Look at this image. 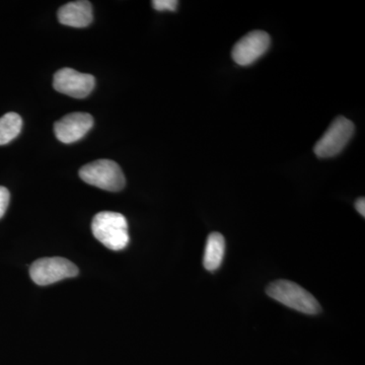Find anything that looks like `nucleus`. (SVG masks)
I'll return each instance as SVG.
<instances>
[{
    "instance_id": "7ed1b4c3",
    "label": "nucleus",
    "mask_w": 365,
    "mask_h": 365,
    "mask_svg": "<svg viewBox=\"0 0 365 365\" xmlns=\"http://www.w3.org/2000/svg\"><path fill=\"white\" fill-rule=\"evenodd\" d=\"M79 177L86 184L110 192L121 191L126 182L121 168L111 160H98L83 165L79 170Z\"/></svg>"
},
{
    "instance_id": "0eeeda50",
    "label": "nucleus",
    "mask_w": 365,
    "mask_h": 365,
    "mask_svg": "<svg viewBox=\"0 0 365 365\" xmlns=\"http://www.w3.org/2000/svg\"><path fill=\"white\" fill-rule=\"evenodd\" d=\"M270 42V36L267 33L254 31L235 45L232 52V58L240 66H251L267 52Z\"/></svg>"
},
{
    "instance_id": "20e7f679",
    "label": "nucleus",
    "mask_w": 365,
    "mask_h": 365,
    "mask_svg": "<svg viewBox=\"0 0 365 365\" xmlns=\"http://www.w3.org/2000/svg\"><path fill=\"white\" fill-rule=\"evenodd\" d=\"M30 275L36 284L46 287L66 278L76 277L78 275V268L67 259L51 257L34 262Z\"/></svg>"
},
{
    "instance_id": "ddd939ff",
    "label": "nucleus",
    "mask_w": 365,
    "mask_h": 365,
    "mask_svg": "<svg viewBox=\"0 0 365 365\" xmlns=\"http://www.w3.org/2000/svg\"><path fill=\"white\" fill-rule=\"evenodd\" d=\"M9 199H11V194L9 190L6 187L0 186V218H2L9 207Z\"/></svg>"
},
{
    "instance_id": "f8f14e48",
    "label": "nucleus",
    "mask_w": 365,
    "mask_h": 365,
    "mask_svg": "<svg viewBox=\"0 0 365 365\" xmlns=\"http://www.w3.org/2000/svg\"><path fill=\"white\" fill-rule=\"evenodd\" d=\"M179 6V1L177 0H155L153 1V6L158 11H175Z\"/></svg>"
},
{
    "instance_id": "6e6552de",
    "label": "nucleus",
    "mask_w": 365,
    "mask_h": 365,
    "mask_svg": "<svg viewBox=\"0 0 365 365\" xmlns=\"http://www.w3.org/2000/svg\"><path fill=\"white\" fill-rule=\"evenodd\" d=\"M93 118L88 113H71L54 125L55 135L62 143L71 144L81 140L93 128Z\"/></svg>"
},
{
    "instance_id": "423d86ee",
    "label": "nucleus",
    "mask_w": 365,
    "mask_h": 365,
    "mask_svg": "<svg viewBox=\"0 0 365 365\" xmlns=\"http://www.w3.org/2000/svg\"><path fill=\"white\" fill-rule=\"evenodd\" d=\"M96 86V79L91 74L81 73L76 69H59L53 79L55 90L76 98L88 97Z\"/></svg>"
},
{
    "instance_id": "1a4fd4ad",
    "label": "nucleus",
    "mask_w": 365,
    "mask_h": 365,
    "mask_svg": "<svg viewBox=\"0 0 365 365\" xmlns=\"http://www.w3.org/2000/svg\"><path fill=\"white\" fill-rule=\"evenodd\" d=\"M93 19V6L86 0L69 2L58 11L60 24L72 28H86L91 25Z\"/></svg>"
},
{
    "instance_id": "4468645a",
    "label": "nucleus",
    "mask_w": 365,
    "mask_h": 365,
    "mask_svg": "<svg viewBox=\"0 0 365 365\" xmlns=\"http://www.w3.org/2000/svg\"><path fill=\"white\" fill-rule=\"evenodd\" d=\"M355 207H356V210L359 211V215L365 216V200L364 198H359V200L355 203Z\"/></svg>"
},
{
    "instance_id": "9d476101",
    "label": "nucleus",
    "mask_w": 365,
    "mask_h": 365,
    "mask_svg": "<svg viewBox=\"0 0 365 365\" xmlns=\"http://www.w3.org/2000/svg\"><path fill=\"white\" fill-rule=\"evenodd\" d=\"M225 253V240L220 232L209 235L204 252L203 265L206 270H217L222 265Z\"/></svg>"
},
{
    "instance_id": "39448f33",
    "label": "nucleus",
    "mask_w": 365,
    "mask_h": 365,
    "mask_svg": "<svg viewBox=\"0 0 365 365\" xmlns=\"http://www.w3.org/2000/svg\"><path fill=\"white\" fill-rule=\"evenodd\" d=\"M354 133V124L345 117L334 120L328 130L317 143L314 151L321 158H333L344 150Z\"/></svg>"
},
{
    "instance_id": "f257e3e1",
    "label": "nucleus",
    "mask_w": 365,
    "mask_h": 365,
    "mask_svg": "<svg viewBox=\"0 0 365 365\" xmlns=\"http://www.w3.org/2000/svg\"><path fill=\"white\" fill-rule=\"evenodd\" d=\"M91 232L98 242L112 251H121L129 244L128 223L121 213L104 211L91 222Z\"/></svg>"
},
{
    "instance_id": "f03ea898",
    "label": "nucleus",
    "mask_w": 365,
    "mask_h": 365,
    "mask_svg": "<svg viewBox=\"0 0 365 365\" xmlns=\"http://www.w3.org/2000/svg\"><path fill=\"white\" fill-rule=\"evenodd\" d=\"M271 299L290 309L306 314H317L322 311L318 300L304 287L289 280H276L266 288Z\"/></svg>"
},
{
    "instance_id": "9b49d317",
    "label": "nucleus",
    "mask_w": 365,
    "mask_h": 365,
    "mask_svg": "<svg viewBox=\"0 0 365 365\" xmlns=\"http://www.w3.org/2000/svg\"><path fill=\"white\" fill-rule=\"evenodd\" d=\"M23 120L20 115L11 112L0 118V145L13 141L21 133Z\"/></svg>"
}]
</instances>
